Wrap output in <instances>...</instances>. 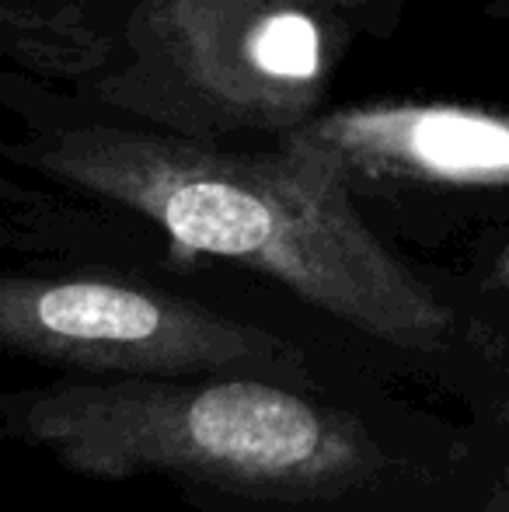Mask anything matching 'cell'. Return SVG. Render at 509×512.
Instances as JSON below:
<instances>
[{
	"instance_id": "cell-1",
	"label": "cell",
	"mask_w": 509,
	"mask_h": 512,
	"mask_svg": "<svg viewBox=\"0 0 509 512\" xmlns=\"http://www.w3.org/2000/svg\"><path fill=\"white\" fill-rule=\"evenodd\" d=\"M46 175L140 213L175 248L276 279L321 314L422 349L447 331L436 293L387 251L353 206V178L300 129L276 150L81 126L35 157Z\"/></svg>"
},
{
	"instance_id": "cell-2",
	"label": "cell",
	"mask_w": 509,
	"mask_h": 512,
	"mask_svg": "<svg viewBox=\"0 0 509 512\" xmlns=\"http://www.w3.org/2000/svg\"><path fill=\"white\" fill-rule=\"evenodd\" d=\"M0 432L81 478L168 474L272 502L335 499L387 464L360 415L252 373L63 377L0 394Z\"/></svg>"
},
{
	"instance_id": "cell-3",
	"label": "cell",
	"mask_w": 509,
	"mask_h": 512,
	"mask_svg": "<svg viewBox=\"0 0 509 512\" xmlns=\"http://www.w3.org/2000/svg\"><path fill=\"white\" fill-rule=\"evenodd\" d=\"M0 352L74 377L252 373L318 387L290 338L102 272H0Z\"/></svg>"
},
{
	"instance_id": "cell-4",
	"label": "cell",
	"mask_w": 509,
	"mask_h": 512,
	"mask_svg": "<svg viewBox=\"0 0 509 512\" xmlns=\"http://www.w3.org/2000/svg\"><path fill=\"white\" fill-rule=\"evenodd\" d=\"M133 42L150 74L220 129L290 133L332 74L321 11L300 0H143Z\"/></svg>"
},
{
	"instance_id": "cell-5",
	"label": "cell",
	"mask_w": 509,
	"mask_h": 512,
	"mask_svg": "<svg viewBox=\"0 0 509 512\" xmlns=\"http://www.w3.org/2000/svg\"><path fill=\"white\" fill-rule=\"evenodd\" d=\"M304 136L367 182L509 189V112L447 102H377L311 115Z\"/></svg>"
},
{
	"instance_id": "cell-6",
	"label": "cell",
	"mask_w": 509,
	"mask_h": 512,
	"mask_svg": "<svg viewBox=\"0 0 509 512\" xmlns=\"http://www.w3.org/2000/svg\"><path fill=\"white\" fill-rule=\"evenodd\" d=\"M300 4L314 7V11H360V7L384 4V0H300Z\"/></svg>"
}]
</instances>
